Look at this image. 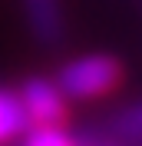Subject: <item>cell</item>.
Returning <instances> with one entry per match:
<instances>
[{
  "label": "cell",
  "mask_w": 142,
  "mask_h": 146,
  "mask_svg": "<svg viewBox=\"0 0 142 146\" xmlns=\"http://www.w3.org/2000/svg\"><path fill=\"white\" fill-rule=\"evenodd\" d=\"M122 70L112 56L106 53H89V56H76L60 70L56 83L66 93V100H99L119 86Z\"/></svg>",
  "instance_id": "obj_1"
},
{
  "label": "cell",
  "mask_w": 142,
  "mask_h": 146,
  "mask_svg": "<svg viewBox=\"0 0 142 146\" xmlns=\"http://www.w3.org/2000/svg\"><path fill=\"white\" fill-rule=\"evenodd\" d=\"M17 96L30 126H53L66 119V93L56 80H30Z\"/></svg>",
  "instance_id": "obj_2"
},
{
  "label": "cell",
  "mask_w": 142,
  "mask_h": 146,
  "mask_svg": "<svg viewBox=\"0 0 142 146\" xmlns=\"http://www.w3.org/2000/svg\"><path fill=\"white\" fill-rule=\"evenodd\" d=\"M23 10H27V20L33 27L36 36L43 40H53L63 27V10L60 0H23Z\"/></svg>",
  "instance_id": "obj_3"
},
{
  "label": "cell",
  "mask_w": 142,
  "mask_h": 146,
  "mask_svg": "<svg viewBox=\"0 0 142 146\" xmlns=\"http://www.w3.org/2000/svg\"><path fill=\"white\" fill-rule=\"evenodd\" d=\"M27 113L20 106V96L17 93H7L0 90V146L10 143V139H17L20 133H27Z\"/></svg>",
  "instance_id": "obj_4"
},
{
  "label": "cell",
  "mask_w": 142,
  "mask_h": 146,
  "mask_svg": "<svg viewBox=\"0 0 142 146\" xmlns=\"http://www.w3.org/2000/svg\"><path fill=\"white\" fill-rule=\"evenodd\" d=\"M23 146H80V143L63 129V123H53V126H30Z\"/></svg>",
  "instance_id": "obj_5"
},
{
  "label": "cell",
  "mask_w": 142,
  "mask_h": 146,
  "mask_svg": "<svg viewBox=\"0 0 142 146\" xmlns=\"http://www.w3.org/2000/svg\"><path fill=\"white\" fill-rule=\"evenodd\" d=\"M116 129H119V136H122V139L142 143V100L129 103V106L119 113V123H116Z\"/></svg>",
  "instance_id": "obj_6"
}]
</instances>
